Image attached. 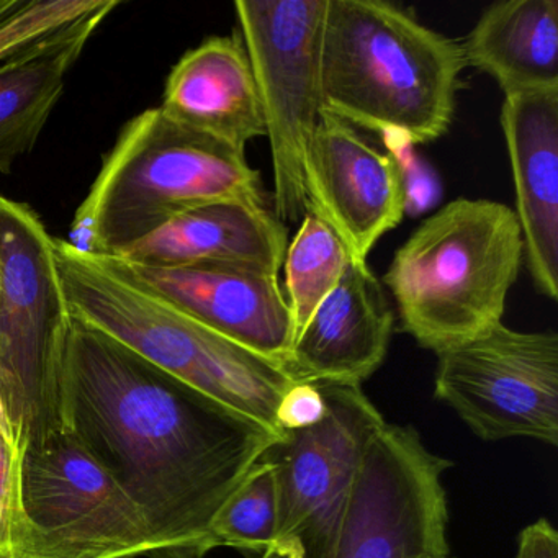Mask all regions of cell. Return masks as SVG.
Listing matches in <instances>:
<instances>
[{"label":"cell","mask_w":558,"mask_h":558,"mask_svg":"<svg viewBox=\"0 0 558 558\" xmlns=\"http://www.w3.org/2000/svg\"><path fill=\"white\" fill-rule=\"evenodd\" d=\"M28 4V0H0V24Z\"/></svg>","instance_id":"cell-27"},{"label":"cell","mask_w":558,"mask_h":558,"mask_svg":"<svg viewBox=\"0 0 558 558\" xmlns=\"http://www.w3.org/2000/svg\"><path fill=\"white\" fill-rule=\"evenodd\" d=\"M462 50L466 66L493 77L505 97L558 90V0L489 5Z\"/></svg>","instance_id":"cell-19"},{"label":"cell","mask_w":558,"mask_h":558,"mask_svg":"<svg viewBox=\"0 0 558 558\" xmlns=\"http://www.w3.org/2000/svg\"><path fill=\"white\" fill-rule=\"evenodd\" d=\"M70 323L54 238L34 208L0 195V401L19 456L64 429L60 371Z\"/></svg>","instance_id":"cell-6"},{"label":"cell","mask_w":558,"mask_h":558,"mask_svg":"<svg viewBox=\"0 0 558 558\" xmlns=\"http://www.w3.org/2000/svg\"><path fill=\"white\" fill-rule=\"evenodd\" d=\"M61 423L140 506L155 558H205L211 524L280 439L71 316Z\"/></svg>","instance_id":"cell-1"},{"label":"cell","mask_w":558,"mask_h":558,"mask_svg":"<svg viewBox=\"0 0 558 558\" xmlns=\"http://www.w3.org/2000/svg\"><path fill=\"white\" fill-rule=\"evenodd\" d=\"M260 558H282L279 555L270 554V551H266V554L260 555Z\"/></svg>","instance_id":"cell-29"},{"label":"cell","mask_w":558,"mask_h":558,"mask_svg":"<svg viewBox=\"0 0 558 558\" xmlns=\"http://www.w3.org/2000/svg\"><path fill=\"white\" fill-rule=\"evenodd\" d=\"M100 259L195 322L286 367L293 325L277 274L238 264L149 267Z\"/></svg>","instance_id":"cell-13"},{"label":"cell","mask_w":558,"mask_h":558,"mask_svg":"<svg viewBox=\"0 0 558 558\" xmlns=\"http://www.w3.org/2000/svg\"><path fill=\"white\" fill-rule=\"evenodd\" d=\"M289 246V230L267 207L218 202L175 215L112 259L149 267L238 264L277 274Z\"/></svg>","instance_id":"cell-17"},{"label":"cell","mask_w":558,"mask_h":558,"mask_svg":"<svg viewBox=\"0 0 558 558\" xmlns=\"http://www.w3.org/2000/svg\"><path fill=\"white\" fill-rule=\"evenodd\" d=\"M21 456L15 444L0 433V558H15L21 535Z\"/></svg>","instance_id":"cell-24"},{"label":"cell","mask_w":558,"mask_h":558,"mask_svg":"<svg viewBox=\"0 0 558 558\" xmlns=\"http://www.w3.org/2000/svg\"><path fill=\"white\" fill-rule=\"evenodd\" d=\"M440 558H452V557H450V555H447V557H440Z\"/></svg>","instance_id":"cell-30"},{"label":"cell","mask_w":558,"mask_h":558,"mask_svg":"<svg viewBox=\"0 0 558 558\" xmlns=\"http://www.w3.org/2000/svg\"><path fill=\"white\" fill-rule=\"evenodd\" d=\"M462 45L384 0H328L319 44L323 112L427 145L446 135L465 70Z\"/></svg>","instance_id":"cell-2"},{"label":"cell","mask_w":558,"mask_h":558,"mask_svg":"<svg viewBox=\"0 0 558 558\" xmlns=\"http://www.w3.org/2000/svg\"><path fill=\"white\" fill-rule=\"evenodd\" d=\"M395 315L367 263L351 260L286 362L295 381L361 385L384 364Z\"/></svg>","instance_id":"cell-15"},{"label":"cell","mask_w":558,"mask_h":558,"mask_svg":"<svg viewBox=\"0 0 558 558\" xmlns=\"http://www.w3.org/2000/svg\"><path fill=\"white\" fill-rule=\"evenodd\" d=\"M159 109L172 122L243 151L266 136L256 80L238 32L189 50L169 73Z\"/></svg>","instance_id":"cell-16"},{"label":"cell","mask_w":558,"mask_h":558,"mask_svg":"<svg viewBox=\"0 0 558 558\" xmlns=\"http://www.w3.org/2000/svg\"><path fill=\"white\" fill-rule=\"evenodd\" d=\"M385 151L391 156L400 175L404 198V215L420 217L433 210L442 195V185L436 171L427 165L416 146L397 135L380 136Z\"/></svg>","instance_id":"cell-23"},{"label":"cell","mask_w":558,"mask_h":558,"mask_svg":"<svg viewBox=\"0 0 558 558\" xmlns=\"http://www.w3.org/2000/svg\"><path fill=\"white\" fill-rule=\"evenodd\" d=\"M218 202L267 207L246 151L172 122L159 107L145 110L120 130L63 241L81 256L110 257L175 215Z\"/></svg>","instance_id":"cell-3"},{"label":"cell","mask_w":558,"mask_h":558,"mask_svg":"<svg viewBox=\"0 0 558 558\" xmlns=\"http://www.w3.org/2000/svg\"><path fill=\"white\" fill-rule=\"evenodd\" d=\"M501 129L535 289L558 299V90L505 97Z\"/></svg>","instance_id":"cell-14"},{"label":"cell","mask_w":558,"mask_h":558,"mask_svg":"<svg viewBox=\"0 0 558 558\" xmlns=\"http://www.w3.org/2000/svg\"><path fill=\"white\" fill-rule=\"evenodd\" d=\"M310 214L325 221L349 257L367 263L368 254L404 218L397 166L355 126L323 112L305 159Z\"/></svg>","instance_id":"cell-12"},{"label":"cell","mask_w":558,"mask_h":558,"mask_svg":"<svg viewBox=\"0 0 558 558\" xmlns=\"http://www.w3.org/2000/svg\"><path fill=\"white\" fill-rule=\"evenodd\" d=\"M0 433H4L9 439L14 442V437H12L11 424H9L8 414H5L4 407H2V401H0Z\"/></svg>","instance_id":"cell-28"},{"label":"cell","mask_w":558,"mask_h":558,"mask_svg":"<svg viewBox=\"0 0 558 558\" xmlns=\"http://www.w3.org/2000/svg\"><path fill=\"white\" fill-rule=\"evenodd\" d=\"M515 558H558V532L550 521L538 519L522 529Z\"/></svg>","instance_id":"cell-26"},{"label":"cell","mask_w":558,"mask_h":558,"mask_svg":"<svg viewBox=\"0 0 558 558\" xmlns=\"http://www.w3.org/2000/svg\"><path fill=\"white\" fill-rule=\"evenodd\" d=\"M54 259L73 318L282 437L277 408L295 384L282 364L218 335L100 257L74 253L63 240H54Z\"/></svg>","instance_id":"cell-4"},{"label":"cell","mask_w":558,"mask_h":558,"mask_svg":"<svg viewBox=\"0 0 558 558\" xmlns=\"http://www.w3.org/2000/svg\"><path fill=\"white\" fill-rule=\"evenodd\" d=\"M524 260L514 210L457 198L398 247L385 274L401 328L421 348H456L501 325Z\"/></svg>","instance_id":"cell-5"},{"label":"cell","mask_w":558,"mask_h":558,"mask_svg":"<svg viewBox=\"0 0 558 558\" xmlns=\"http://www.w3.org/2000/svg\"><path fill=\"white\" fill-rule=\"evenodd\" d=\"M326 414L283 434L266 452L276 470L282 558H332L355 476L385 420L361 385L316 381Z\"/></svg>","instance_id":"cell-9"},{"label":"cell","mask_w":558,"mask_h":558,"mask_svg":"<svg viewBox=\"0 0 558 558\" xmlns=\"http://www.w3.org/2000/svg\"><path fill=\"white\" fill-rule=\"evenodd\" d=\"M326 414V398L316 381H295L277 408L280 434L316 426Z\"/></svg>","instance_id":"cell-25"},{"label":"cell","mask_w":558,"mask_h":558,"mask_svg":"<svg viewBox=\"0 0 558 558\" xmlns=\"http://www.w3.org/2000/svg\"><path fill=\"white\" fill-rule=\"evenodd\" d=\"M351 264L348 250L335 231L306 211L283 259L286 299L293 325V342L316 310L335 292Z\"/></svg>","instance_id":"cell-20"},{"label":"cell","mask_w":558,"mask_h":558,"mask_svg":"<svg viewBox=\"0 0 558 558\" xmlns=\"http://www.w3.org/2000/svg\"><path fill=\"white\" fill-rule=\"evenodd\" d=\"M279 534V492L276 470L263 457L251 470L243 485L228 499L214 524V547H231L238 550H276Z\"/></svg>","instance_id":"cell-21"},{"label":"cell","mask_w":558,"mask_h":558,"mask_svg":"<svg viewBox=\"0 0 558 558\" xmlns=\"http://www.w3.org/2000/svg\"><path fill=\"white\" fill-rule=\"evenodd\" d=\"M328 0H240L238 35L256 80L274 171V215L305 217V159L323 113L319 44Z\"/></svg>","instance_id":"cell-8"},{"label":"cell","mask_w":558,"mask_h":558,"mask_svg":"<svg viewBox=\"0 0 558 558\" xmlns=\"http://www.w3.org/2000/svg\"><path fill=\"white\" fill-rule=\"evenodd\" d=\"M19 485L15 558H155L145 512L70 430L22 450Z\"/></svg>","instance_id":"cell-7"},{"label":"cell","mask_w":558,"mask_h":558,"mask_svg":"<svg viewBox=\"0 0 558 558\" xmlns=\"http://www.w3.org/2000/svg\"><path fill=\"white\" fill-rule=\"evenodd\" d=\"M450 466L413 427L385 424L355 476L332 558L447 557Z\"/></svg>","instance_id":"cell-10"},{"label":"cell","mask_w":558,"mask_h":558,"mask_svg":"<svg viewBox=\"0 0 558 558\" xmlns=\"http://www.w3.org/2000/svg\"><path fill=\"white\" fill-rule=\"evenodd\" d=\"M434 393L483 440L558 444V336L498 325L437 354Z\"/></svg>","instance_id":"cell-11"},{"label":"cell","mask_w":558,"mask_h":558,"mask_svg":"<svg viewBox=\"0 0 558 558\" xmlns=\"http://www.w3.org/2000/svg\"><path fill=\"white\" fill-rule=\"evenodd\" d=\"M107 0L99 11L84 15L0 63V174L37 145L54 107L63 96L68 74L90 38L119 8Z\"/></svg>","instance_id":"cell-18"},{"label":"cell","mask_w":558,"mask_h":558,"mask_svg":"<svg viewBox=\"0 0 558 558\" xmlns=\"http://www.w3.org/2000/svg\"><path fill=\"white\" fill-rule=\"evenodd\" d=\"M107 0H28L0 24V63L64 25L99 11Z\"/></svg>","instance_id":"cell-22"}]
</instances>
